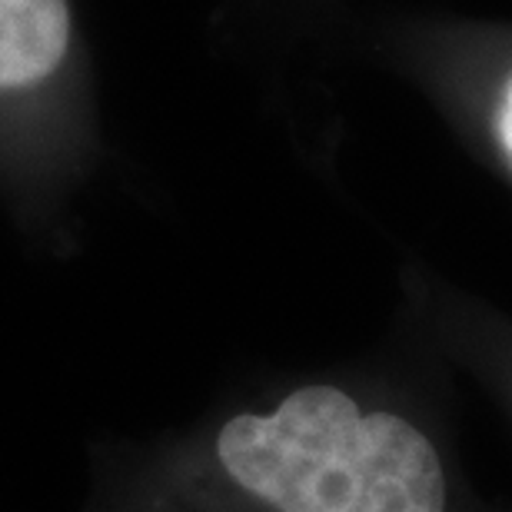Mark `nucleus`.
Listing matches in <instances>:
<instances>
[{"instance_id":"1","label":"nucleus","mask_w":512,"mask_h":512,"mask_svg":"<svg viewBox=\"0 0 512 512\" xmlns=\"http://www.w3.org/2000/svg\"><path fill=\"white\" fill-rule=\"evenodd\" d=\"M80 512H466L436 429L376 386L306 380L104 449Z\"/></svg>"},{"instance_id":"2","label":"nucleus","mask_w":512,"mask_h":512,"mask_svg":"<svg viewBox=\"0 0 512 512\" xmlns=\"http://www.w3.org/2000/svg\"><path fill=\"white\" fill-rule=\"evenodd\" d=\"M94 160L87 54L74 0H0V190L54 237Z\"/></svg>"},{"instance_id":"3","label":"nucleus","mask_w":512,"mask_h":512,"mask_svg":"<svg viewBox=\"0 0 512 512\" xmlns=\"http://www.w3.org/2000/svg\"><path fill=\"white\" fill-rule=\"evenodd\" d=\"M503 140H506V147L512 153V87H509L506 104H503Z\"/></svg>"}]
</instances>
